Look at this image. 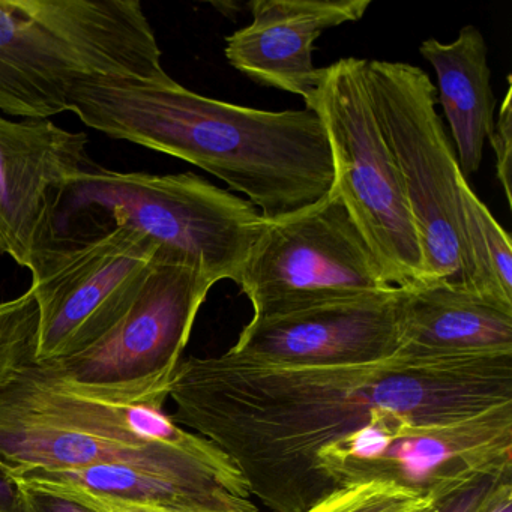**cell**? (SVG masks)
I'll return each instance as SVG.
<instances>
[{
    "mask_svg": "<svg viewBox=\"0 0 512 512\" xmlns=\"http://www.w3.org/2000/svg\"><path fill=\"white\" fill-rule=\"evenodd\" d=\"M173 421L235 463L251 497L274 512L322 500L316 457L365 427L397 437L461 424L512 406V353L283 365L223 353L182 359Z\"/></svg>",
    "mask_w": 512,
    "mask_h": 512,
    "instance_id": "cell-1",
    "label": "cell"
},
{
    "mask_svg": "<svg viewBox=\"0 0 512 512\" xmlns=\"http://www.w3.org/2000/svg\"><path fill=\"white\" fill-rule=\"evenodd\" d=\"M71 112L92 130L178 160L226 182L265 220L325 197L334 166L313 110L236 106L167 83L101 77L79 83Z\"/></svg>",
    "mask_w": 512,
    "mask_h": 512,
    "instance_id": "cell-2",
    "label": "cell"
},
{
    "mask_svg": "<svg viewBox=\"0 0 512 512\" xmlns=\"http://www.w3.org/2000/svg\"><path fill=\"white\" fill-rule=\"evenodd\" d=\"M169 394L83 385L32 362L0 386V467L11 478L100 464L238 470L217 446L164 412Z\"/></svg>",
    "mask_w": 512,
    "mask_h": 512,
    "instance_id": "cell-3",
    "label": "cell"
},
{
    "mask_svg": "<svg viewBox=\"0 0 512 512\" xmlns=\"http://www.w3.org/2000/svg\"><path fill=\"white\" fill-rule=\"evenodd\" d=\"M139 0H0V115L71 112L79 83L101 77L167 83Z\"/></svg>",
    "mask_w": 512,
    "mask_h": 512,
    "instance_id": "cell-4",
    "label": "cell"
},
{
    "mask_svg": "<svg viewBox=\"0 0 512 512\" xmlns=\"http://www.w3.org/2000/svg\"><path fill=\"white\" fill-rule=\"evenodd\" d=\"M86 221L94 229L88 233L116 226L140 230L164 253L215 283H236L266 223L248 200L194 173H122L95 163L62 196L56 212L58 238Z\"/></svg>",
    "mask_w": 512,
    "mask_h": 512,
    "instance_id": "cell-5",
    "label": "cell"
},
{
    "mask_svg": "<svg viewBox=\"0 0 512 512\" xmlns=\"http://www.w3.org/2000/svg\"><path fill=\"white\" fill-rule=\"evenodd\" d=\"M365 80L415 224L424 283L467 289L461 229L466 178L436 110V86L422 68L404 62L367 61Z\"/></svg>",
    "mask_w": 512,
    "mask_h": 512,
    "instance_id": "cell-6",
    "label": "cell"
},
{
    "mask_svg": "<svg viewBox=\"0 0 512 512\" xmlns=\"http://www.w3.org/2000/svg\"><path fill=\"white\" fill-rule=\"evenodd\" d=\"M367 61L343 58L320 68L314 94L304 101L317 113L331 149L334 185L350 217L394 287L424 283V260L391 149L377 121Z\"/></svg>",
    "mask_w": 512,
    "mask_h": 512,
    "instance_id": "cell-7",
    "label": "cell"
},
{
    "mask_svg": "<svg viewBox=\"0 0 512 512\" xmlns=\"http://www.w3.org/2000/svg\"><path fill=\"white\" fill-rule=\"evenodd\" d=\"M236 284L253 319L394 287L334 187L307 208L266 220Z\"/></svg>",
    "mask_w": 512,
    "mask_h": 512,
    "instance_id": "cell-8",
    "label": "cell"
},
{
    "mask_svg": "<svg viewBox=\"0 0 512 512\" xmlns=\"http://www.w3.org/2000/svg\"><path fill=\"white\" fill-rule=\"evenodd\" d=\"M160 251L128 226L59 236L29 269L38 307L35 362L61 361L103 338L133 307Z\"/></svg>",
    "mask_w": 512,
    "mask_h": 512,
    "instance_id": "cell-9",
    "label": "cell"
},
{
    "mask_svg": "<svg viewBox=\"0 0 512 512\" xmlns=\"http://www.w3.org/2000/svg\"><path fill=\"white\" fill-rule=\"evenodd\" d=\"M215 284L161 250L130 311L88 349L46 365L83 385L170 392L197 314Z\"/></svg>",
    "mask_w": 512,
    "mask_h": 512,
    "instance_id": "cell-10",
    "label": "cell"
},
{
    "mask_svg": "<svg viewBox=\"0 0 512 512\" xmlns=\"http://www.w3.org/2000/svg\"><path fill=\"white\" fill-rule=\"evenodd\" d=\"M85 133L50 119L0 115V254L31 269L58 239L56 212L65 190L94 164Z\"/></svg>",
    "mask_w": 512,
    "mask_h": 512,
    "instance_id": "cell-11",
    "label": "cell"
},
{
    "mask_svg": "<svg viewBox=\"0 0 512 512\" xmlns=\"http://www.w3.org/2000/svg\"><path fill=\"white\" fill-rule=\"evenodd\" d=\"M400 287L251 319L227 353L283 365L376 361L400 349Z\"/></svg>",
    "mask_w": 512,
    "mask_h": 512,
    "instance_id": "cell-12",
    "label": "cell"
},
{
    "mask_svg": "<svg viewBox=\"0 0 512 512\" xmlns=\"http://www.w3.org/2000/svg\"><path fill=\"white\" fill-rule=\"evenodd\" d=\"M371 0H253V22L226 38L227 62L266 88L299 95L316 91L314 43L323 32L359 22Z\"/></svg>",
    "mask_w": 512,
    "mask_h": 512,
    "instance_id": "cell-13",
    "label": "cell"
},
{
    "mask_svg": "<svg viewBox=\"0 0 512 512\" xmlns=\"http://www.w3.org/2000/svg\"><path fill=\"white\" fill-rule=\"evenodd\" d=\"M400 352L421 356L512 353V305L464 287H400Z\"/></svg>",
    "mask_w": 512,
    "mask_h": 512,
    "instance_id": "cell-14",
    "label": "cell"
},
{
    "mask_svg": "<svg viewBox=\"0 0 512 512\" xmlns=\"http://www.w3.org/2000/svg\"><path fill=\"white\" fill-rule=\"evenodd\" d=\"M437 77V103L442 104L464 178L478 172L485 140L494 130L496 98L491 89L488 47L476 26H464L449 44L430 38L419 46Z\"/></svg>",
    "mask_w": 512,
    "mask_h": 512,
    "instance_id": "cell-15",
    "label": "cell"
},
{
    "mask_svg": "<svg viewBox=\"0 0 512 512\" xmlns=\"http://www.w3.org/2000/svg\"><path fill=\"white\" fill-rule=\"evenodd\" d=\"M461 223L467 259V290L512 305L511 236L473 193L467 179L461 184Z\"/></svg>",
    "mask_w": 512,
    "mask_h": 512,
    "instance_id": "cell-16",
    "label": "cell"
},
{
    "mask_svg": "<svg viewBox=\"0 0 512 512\" xmlns=\"http://www.w3.org/2000/svg\"><path fill=\"white\" fill-rule=\"evenodd\" d=\"M304 512H442L425 494L392 482L347 485L323 497Z\"/></svg>",
    "mask_w": 512,
    "mask_h": 512,
    "instance_id": "cell-17",
    "label": "cell"
},
{
    "mask_svg": "<svg viewBox=\"0 0 512 512\" xmlns=\"http://www.w3.org/2000/svg\"><path fill=\"white\" fill-rule=\"evenodd\" d=\"M38 307L31 290L0 302V386L35 362Z\"/></svg>",
    "mask_w": 512,
    "mask_h": 512,
    "instance_id": "cell-18",
    "label": "cell"
},
{
    "mask_svg": "<svg viewBox=\"0 0 512 512\" xmlns=\"http://www.w3.org/2000/svg\"><path fill=\"white\" fill-rule=\"evenodd\" d=\"M491 148L496 155V176L503 188L506 202L512 206L511 169H512V82L508 76V91L500 104L499 118L494 122L490 136Z\"/></svg>",
    "mask_w": 512,
    "mask_h": 512,
    "instance_id": "cell-19",
    "label": "cell"
},
{
    "mask_svg": "<svg viewBox=\"0 0 512 512\" xmlns=\"http://www.w3.org/2000/svg\"><path fill=\"white\" fill-rule=\"evenodd\" d=\"M44 493L56 494L76 500L80 505L92 512H194L184 509L167 508V506L154 505V503L134 502V500L118 499V497L103 496L73 487L46 488Z\"/></svg>",
    "mask_w": 512,
    "mask_h": 512,
    "instance_id": "cell-20",
    "label": "cell"
},
{
    "mask_svg": "<svg viewBox=\"0 0 512 512\" xmlns=\"http://www.w3.org/2000/svg\"><path fill=\"white\" fill-rule=\"evenodd\" d=\"M22 488V487H20ZM20 512H92L76 500L44 491L22 488V511Z\"/></svg>",
    "mask_w": 512,
    "mask_h": 512,
    "instance_id": "cell-21",
    "label": "cell"
},
{
    "mask_svg": "<svg viewBox=\"0 0 512 512\" xmlns=\"http://www.w3.org/2000/svg\"><path fill=\"white\" fill-rule=\"evenodd\" d=\"M22 511V488L0 467V512Z\"/></svg>",
    "mask_w": 512,
    "mask_h": 512,
    "instance_id": "cell-22",
    "label": "cell"
},
{
    "mask_svg": "<svg viewBox=\"0 0 512 512\" xmlns=\"http://www.w3.org/2000/svg\"><path fill=\"white\" fill-rule=\"evenodd\" d=\"M484 512H512V488L509 484L497 485Z\"/></svg>",
    "mask_w": 512,
    "mask_h": 512,
    "instance_id": "cell-23",
    "label": "cell"
},
{
    "mask_svg": "<svg viewBox=\"0 0 512 512\" xmlns=\"http://www.w3.org/2000/svg\"><path fill=\"white\" fill-rule=\"evenodd\" d=\"M496 487L497 485H494L493 490H491L490 493H488L487 496L484 497V500H482V502L479 503L478 506H476L475 511L473 512H484V509L487 508L488 503H490L491 497H493L494 490H496Z\"/></svg>",
    "mask_w": 512,
    "mask_h": 512,
    "instance_id": "cell-24",
    "label": "cell"
}]
</instances>
